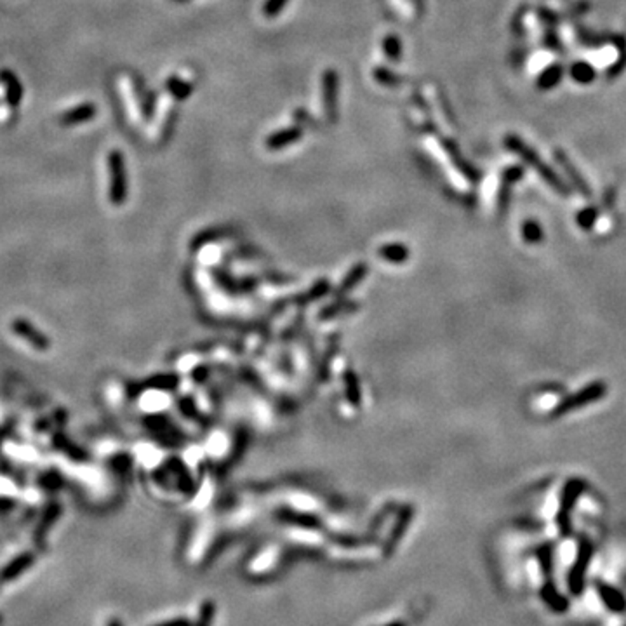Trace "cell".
<instances>
[{"label": "cell", "instance_id": "cell-15", "mask_svg": "<svg viewBox=\"0 0 626 626\" xmlns=\"http://www.w3.org/2000/svg\"><path fill=\"white\" fill-rule=\"evenodd\" d=\"M562 74H564V72H562V65L550 66L548 70H545V72H543L541 77H539L538 87L539 89H545V91H546V89L555 87V85L559 84V81L562 79Z\"/></svg>", "mask_w": 626, "mask_h": 626}, {"label": "cell", "instance_id": "cell-17", "mask_svg": "<svg viewBox=\"0 0 626 626\" xmlns=\"http://www.w3.org/2000/svg\"><path fill=\"white\" fill-rule=\"evenodd\" d=\"M522 233H524V240L529 242V244H538V242L543 240V228L534 220L525 221Z\"/></svg>", "mask_w": 626, "mask_h": 626}, {"label": "cell", "instance_id": "cell-3", "mask_svg": "<svg viewBox=\"0 0 626 626\" xmlns=\"http://www.w3.org/2000/svg\"><path fill=\"white\" fill-rule=\"evenodd\" d=\"M586 483L583 482L581 479H571L565 482L564 489H562L561 494V506H559V512H556V525H559V531L564 538H569L572 534V520H571V512L574 508L576 501H578L579 496L585 492Z\"/></svg>", "mask_w": 626, "mask_h": 626}, {"label": "cell", "instance_id": "cell-14", "mask_svg": "<svg viewBox=\"0 0 626 626\" xmlns=\"http://www.w3.org/2000/svg\"><path fill=\"white\" fill-rule=\"evenodd\" d=\"M571 77L579 84H590V82L595 81L597 74H595V68L590 63L578 61L571 66Z\"/></svg>", "mask_w": 626, "mask_h": 626}, {"label": "cell", "instance_id": "cell-8", "mask_svg": "<svg viewBox=\"0 0 626 626\" xmlns=\"http://www.w3.org/2000/svg\"><path fill=\"white\" fill-rule=\"evenodd\" d=\"M96 114H98V108H96L94 103H81L77 107L66 110L65 114L59 117V124L65 125V127L84 124V122L92 121V118L96 117Z\"/></svg>", "mask_w": 626, "mask_h": 626}, {"label": "cell", "instance_id": "cell-5", "mask_svg": "<svg viewBox=\"0 0 626 626\" xmlns=\"http://www.w3.org/2000/svg\"><path fill=\"white\" fill-rule=\"evenodd\" d=\"M108 172H110V191L108 197L115 205H121L127 198V171L124 155L118 150L108 154Z\"/></svg>", "mask_w": 626, "mask_h": 626}, {"label": "cell", "instance_id": "cell-20", "mask_svg": "<svg viewBox=\"0 0 626 626\" xmlns=\"http://www.w3.org/2000/svg\"><path fill=\"white\" fill-rule=\"evenodd\" d=\"M552 556H553V552H552V546L550 545L541 546V548L538 550V561H539V564H541L543 572H545L546 576H550V572H552V564H553Z\"/></svg>", "mask_w": 626, "mask_h": 626}, {"label": "cell", "instance_id": "cell-25", "mask_svg": "<svg viewBox=\"0 0 626 626\" xmlns=\"http://www.w3.org/2000/svg\"><path fill=\"white\" fill-rule=\"evenodd\" d=\"M108 626H121V625H118L117 621H110V623H108Z\"/></svg>", "mask_w": 626, "mask_h": 626}, {"label": "cell", "instance_id": "cell-6", "mask_svg": "<svg viewBox=\"0 0 626 626\" xmlns=\"http://www.w3.org/2000/svg\"><path fill=\"white\" fill-rule=\"evenodd\" d=\"M595 588H597V594L601 597L602 604L609 609L614 614H623L626 611V597L623 595L621 590L614 588L612 585H607L604 581H597L595 583Z\"/></svg>", "mask_w": 626, "mask_h": 626}, {"label": "cell", "instance_id": "cell-18", "mask_svg": "<svg viewBox=\"0 0 626 626\" xmlns=\"http://www.w3.org/2000/svg\"><path fill=\"white\" fill-rule=\"evenodd\" d=\"M597 218H598L597 207H586V209H583L581 213H578L576 221H578V227L581 228V230H590V228L595 225Z\"/></svg>", "mask_w": 626, "mask_h": 626}, {"label": "cell", "instance_id": "cell-12", "mask_svg": "<svg viewBox=\"0 0 626 626\" xmlns=\"http://www.w3.org/2000/svg\"><path fill=\"white\" fill-rule=\"evenodd\" d=\"M0 82L6 87V98L11 107H18L23 98V85L19 82V79L12 74L11 70L2 68L0 70Z\"/></svg>", "mask_w": 626, "mask_h": 626}, {"label": "cell", "instance_id": "cell-19", "mask_svg": "<svg viewBox=\"0 0 626 626\" xmlns=\"http://www.w3.org/2000/svg\"><path fill=\"white\" fill-rule=\"evenodd\" d=\"M383 49H385L386 58L393 59V61H399L400 59V42L395 35H388L383 42Z\"/></svg>", "mask_w": 626, "mask_h": 626}, {"label": "cell", "instance_id": "cell-21", "mask_svg": "<svg viewBox=\"0 0 626 626\" xmlns=\"http://www.w3.org/2000/svg\"><path fill=\"white\" fill-rule=\"evenodd\" d=\"M286 4H287V0H268L263 8L264 16H267V18H273V16H277L278 12L282 11L284 6Z\"/></svg>", "mask_w": 626, "mask_h": 626}, {"label": "cell", "instance_id": "cell-16", "mask_svg": "<svg viewBox=\"0 0 626 626\" xmlns=\"http://www.w3.org/2000/svg\"><path fill=\"white\" fill-rule=\"evenodd\" d=\"M165 87L169 89V92H171L174 98L180 99V101L181 99H187L188 96L191 94V91H194V85H191L190 82L181 81V79H178V77L169 79L167 84H165Z\"/></svg>", "mask_w": 626, "mask_h": 626}, {"label": "cell", "instance_id": "cell-4", "mask_svg": "<svg viewBox=\"0 0 626 626\" xmlns=\"http://www.w3.org/2000/svg\"><path fill=\"white\" fill-rule=\"evenodd\" d=\"M592 556H594V543L590 541L588 538H581L579 539L578 555H576V561L567 576L569 592H571L572 595H576V597L581 595L583 590H585L586 572H588Z\"/></svg>", "mask_w": 626, "mask_h": 626}, {"label": "cell", "instance_id": "cell-2", "mask_svg": "<svg viewBox=\"0 0 626 626\" xmlns=\"http://www.w3.org/2000/svg\"><path fill=\"white\" fill-rule=\"evenodd\" d=\"M605 393H607V385H605L604 381H594V383L583 386L579 392L565 397L564 400H561V402L556 404L555 409L552 410V417H562L565 416V414L583 409V407L590 406V404L604 399Z\"/></svg>", "mask_w": 626, "mask_h": 626}, {"label": "cell", "instance_id": "cell-24", "mask_svg": "<svg viewBox=\"0 0 626 626\" xmlns=\"http://www.w3.org/2000/svg\"><path fill=\"white\" fill-rule=\"evenodd\" d=\"M385 626H407V625H406V623L395 621V623H392V625H385Z\"/></svg>", "mask_w": 626, "mask_h": 626}, {"label": "cell", "instance_id": "cell-9", "mask_svg": "<svg viewBox=\"0 0 626 626\" xmlns=\"http://www.w3.org/2000/svg\"><path fill=\"white\" fill-rule=\"evenodd\" d=\"M324 108L326 115L333 121L336 117V92H337V75L333 70H327L324 74Z\"/></svg>", "mask_w": 626, "mask_h": 626}, {"label": "cell", "instance_id": "cell-13", "mask_svg": "<svg viewBox=\"0 0 626 626\" xmlns=\"http://www.w3.org/2000/svg\"><path fill=\"white\" fill-rule=\"evenodd\" d=\"M301 138V131L300 129H284V131H278L275 134H271L267 141V147L270 150H278V148H284L287 145L294 143L298 139Z\"/></svg>", "mask_w": 626, "mask_h": 626}, {"label": "cell", "instance_id": "cell-7", "mask_svg": "<svg viewBox=\"0 0 626 626\" xmlns=\"http://www.w3.org/2000/svg\"><path fill=\"white\" fill-rule=\"evenodd\" d=\"M555 160H556V164L561 165V167L565 171V174H567L569 180H571L572 187H574L576 190H578L585 198L592 197V188H590L588 183L583 180V176L579 174V171L576 169V165L572 164V160L567 157V155H565L564 150H555Z\"/></svg>", "mask_w": 626, "mask_h": 626}, {"label": "cell", "instance_id": "cell-22", "mask_svg": "<svg viewBox=\"0 0 626 626\" xmlns=\"http://www.w3.org/2000/svg\"><path fill=\"white\" fill-rule=\"evenodd\" d=\"M374 77H376L377 81L383 82L385 85H397V82H399V79H397L395 75L386 74V72L383 68H377L376 72H374Z\"/></svg>", "mask_w": 626, "mask_h": 626}, {"label": "cell", "instance_id": "cell-11", "mask_svg": "<svg viewBox=\"0 0 626 626\" xmlns=\"http://www.w3.org/2000/svg\"><path fill=\"white\" fill-rule=\"evenodd\" d=\"M539 595H541V601L545 602L553 612H556V614H562V612H565L569 609V601L556 590V586L553 585L552 581H546L545 585H543Z\"/></svg>", "mask_w": 626, "mask_h": 626}, {"label": "cell", "instance_id": "cell-10", "mask_svg": "<svg viewBox=\"0 0 626 626\" xmlns=\"http://www.w3.org/2000/svg\"><path fill=\"white\" fill-rule=\"evenodd\" d=\"M12 331H14V333L18 334L19 337H23V340L28 341L30 344H33V346L37 348V350H48L49 341L45 340L44 334L39 333V331L35 329V327H33L32 324H28V322H25V320L18 319V320H14V322H12Z\"/></svg>", "mask_w": 626, "mask_h": 626}, {"label": "cell", "instance_id": "cell-1", "mask_svg": "<svg viewBox=\"0 0 626 626\" xmlns=\"http://www.w3.org/2000/svg\"><path fill=\"white\" fill-rule=\"evenodd\" d=\"M505 147L508 148V150H512L513 154L519 155L520 158H524V160L528 162V164L531 165L536 172H538L539 176H541L543 180L548 183V187H552L556 194H561L562 197H569V194H571V188H569L567 185H565L564 181L559 178V174L553 172L552 169H550L548 165H546L545 162L539 158V155L536 154L531 147H528V145H525L524 141L519 138V136H506Z\"/></svg>", "mask_w": 626, "mask_h": 626}, {"label": "cell", "instance_id": "cell-23", "mask_svg": "<svg viewBox=\"0 0 626 626\" xmlns=\"http://www.w3.org/2000/svg\"><path fill=\"white\" fill-rule=\"evenodd\" d=\"M158 626H190V621L185 618H178V619H172V621L162 623V625H158Z\"/></svg>", "mask_w": 626, "mask_h": 626}]
</instances>
